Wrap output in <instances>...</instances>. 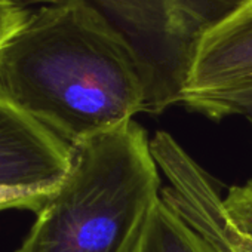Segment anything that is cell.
Returning <instances> with one entry per match:
<instances>
[{"mask_svg": "<svg viewBox=\"0 0 252 252\" xmlns=\"http://www.w3.org/2000/svg\"><path fill=\"white\" fill-rule=\"evenodd\" d=\"M147 98L135 49L83 0L43 2L0 49V99L71 147L146 113Z\"/></svg>", "mask_w": 252, "mask_h": 252, "instance_id": "6da1fadb", "label": "cell"}, {"mask_svg": "<svg viewBox=\"0 0 252 252\" xmlns=\"http://www.w3.org/2000/svg\"><path fill=\"white\" fill-rule=\"evenodd\" d=\"M73 149L68 175L15 252H143L162 200L146 129L131 120Z\"/></svg>", "mask_w": 252, "mask_h": 252, "instance_id": "7a4b0ae2", "label": "cell"}, {"mask_svg": "<svg viewBox=\"0 0 252 252\" xmlns=\"http://www.w3.org/2000/svg\"><path fill=\"white\" fill-rule=\"evenodd\" d=\"M135 49L146 70V113L180 104L200 37L242 0H83Z\"/></svg>", "mask_w": 252, "mask_h": 252, "instance_id": "3957f363", "label": "cell"}, {"mask_svg": "<svg viewBox=\"0 0 252 252\" xmlns=\"http://www.w3.org/2000/svg\"><path fill=\"white\" fill-rule=\"evenodd\" d=\"M251 101L252 0H242L200 37L181 104L218 122L243 116Z\"/></svg>", "mask_w": 252, "mask_h": 252, "instance_id": "277c9868", "label": "cell"}, {"mask_svg": "<svg viewBox=\"0 0 252 252\" xmlns=\"http://www.w3.org/2000/svg\"><path fill=\"white\" fill-rule=\"evenodd\" d=\"M73 153L43 125L0 99V212L37 214L68 175Z\"/></svg>", "mask_w": 252, "mask_h": 252, "instance_id": "5b68a950", "label": "cell"}, {"mask_svg": "<svg viewBox=\"0 0 252 252\" xmlns=\"http://www.w3.org/2000/svg\"><path fill=\"white\" fill-rule=\"evenodd\" d=\"M153 155L169 183L162 189V200L169 208L217 252H252V237L239 233L228 222L214 180L175 138L166 137L156 143Z\"/></svg>", "mask_w": 252, "mask_h": 252, "instance_id": "8992f818", "label": "cell"}, {"mask_svg": "<svg viewBox=\"0 0 252 252\" xmlns=\"http://www.w3.org/2000/svg\"><path fill=\"white\" fill-rule=\"evenodd\" d=\"M143 252H217L215 248L172 208L160 200Z\"/></svg>", "mask_w": 252, "mask_h": 252, "instance_id": "52a82bcc", "label": "cell"}, {"mask_svg": "<svg viewBox=\"0 0 252 252\" xmlns=\"http://www.w3.org/2000/svg\"><path fill=\"white\" fill-rule=\"evenodd\" d=\"M225 217L239 233L252 237V180L230 187L222 199Z\"/></svg>", "mask_w": 252, "mask_h": 252, "instance_id": "ba28073f", "label": "cell"}, {"mask_svg": "<svg viewBox=\"0 0 252 252\" xmlns=\"http://www.w3.org/2000/svg\"><path fill=\"white\" fill-rule=\"evenodd\" d=\"M30 11L21 0H0V49L24 26Z\"/></svg>", "mask_w": 252, "mask_h": 252, "instance_id": "9c48e42d", "label": "cell"}, {"mask_svg": "<svg viewBox=\"0 0 252 252\" xmlns=\"http://www.w3.org/2000/svg\"><path fill=\"white\" fill-rule=\"evenodd\" d=\"M245 117H248L249 119V122L252 123V101H251V104L248 105V108H246V111H245V114H243Z\"/></svg>", "mask_w": 252, "mask_h": 252, "instance_id": "30bf717a", "label": "cell"}]
</instances>
